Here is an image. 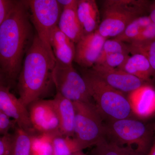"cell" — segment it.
Returning a JSON list of instances; mask_svg holds the SVG:
<instances>
[{
	"label": "cell",
	"instance_id": "9c48e42d",
	"mask_svg": "<svg viewBox=\"0 0 155 155\" xmlns=\"http://www.w3.org/2000/svg\"><path fill=\"white\" fill-rule=\"evenodd\" d=\"M27 108L31 123L37 133L48 134L53 137L62 135L54 99L37 100L31 103Z\"/></svg>",
	"mask_w": 155,
	"mask_h": 155
},
{
	"label": "cell",
	"instance_id": "4316f807",
	"mask_svg": "<svg viewBox=\"0 0 155 155\" xmlns=\"http://www.w3.org/2000/svg\"><path fill=\"white\" fill-rule=\"evenodd\" d=\"M17 1L0 0V24L10 15L16 5Z\"/></svg>",
	"mask_w": 155,
	"mask_h": 155
},
{
	"label": "cell",
	"instance_id": "e0dca14e",
	"mask_svg": "<svg viewBox=\"0 0 155 155\" xmlns=\"http://www.w3.org/2000/svg\"><path fill=\"white\" fill-rule=\"evenodd\" d=\"M77 2L63 9L58 27L75 44L84 35L77 14Z\"/></svg>",
	"mask_w": 155,
	"mask_h": 155
},
{
	"label": "cell",
	"instance_id": "cb8c5ba5",
	"mask_svg": "<svg viewBox=\"0 0 155 155\" xmlns=\"http://www.w3.org/2000/svg\"><path fill=\"white\" fill-rule=\"evenodd\" d=\"M0 155H14V134L9 133L1 137Z\"/></svg>",
	"mask_w": 155,
	"mask_h": 155
},
{
	"label": "cell",
	"instance_id": "83f0119b",
	"mask_svg": "<svg viewBox=\"0 0 155 155\" xmlns=\"http://www.w3.org/2000/svg\"><path fill=\"white\" fill-rule=\"evenodd\" d=\"M52 140L42 144L32 145L31 155H54Z\"/></svg>",
	"mask_w": 155,
	"mask_h": 155
},
{
	"label": "cell",
	"instance_id": "277c9868",
	"mask_svg": "<svg viewBox=\"0 0 155 155\" xmlns=\"http://www.w3.org/2000/svg\"><path fill=\"white\" fill-rule=\"evenodd\" d=\"M105 132L109 141L131 148L141 155H146L151 147L154 133L153 127L131 118L107 121Z\"/></svg>",
	"mask_w": 155,
	"mask_h": 155
},
{
	"label": "cell",
	"instance_id": "f1b7e54d",
	"mask_svg": "<svg viewBox=\"0 0 155 155\" xmlns=\"http://www.w3.org/2000/svg\"><path fill=\"white\" fill-rule=\"evenodd\" d=\"M58 1L63 9L74 5L77 2V0H59Z\"/></svg>",
	"mask_w": 155,
	"mask_h": 155
},
{
	"label": "cell",
	"instance_id": "44dd1931",
	"mask_svg": "<svg viewBox=\"0 0 155 155\" xmlns=\"http://www.w3.org/2000/svg\"><path fill=\"white\" fill-rule=\"evenodd\" d=\"M93 155H141L131 148L121 146L106 138L97 144L93 150Z\"/></svg>",
	"mask_w": 155,
	"mask_h": 155
},
{
	"label": "cell",
	"instance_id": "6da1fadb",
	"mask_svg": "<svg viewBox=\"0 0 155 155\" xmlns=\"http://www.w3.org/2000/svg\"><path fill=\"white\" fill-rule=\"evenodd\" d=\"M26 1H17L5 20L0 24L1 82L10 87L17 81L22 62L35 35Z\"/></svg>",
	"mask_w": 155,
	"mask_h": 155
},
{
	"label": "cell",
	"instance_id": "30bf717a",
	"mask_svg": "<svg viewBox=\"0 0 155 155\" xmlns=\"http://www.w3.org/2000/svg\"><path fill=\"white\" fill-rule=\"evenodd\" d=\"M11 87L0 83V110L15 120L17 126L30 134H37L28 108L10 91Z\"/></svg>",
	"mask_w": 155,
	"mask_h": 155
},
{
	"label": "cell",
	"instance_id": "ba28073f",
	"mask_svg": "<svg viewBox=\"0 0 155 155\" xmlns=\"http://www.w3.org/2000/svg\"><path fill=\"white\" fill-rule=\"evenodd\" d=\"M52 79L57 93L66 98L73 102H91L86 82L73 65L65 66L56 62Z\"/></svg>",
	"mask_w": 155,
	"mask_h": 155
},
{
	"label": "cell",
	"instance_id": "3957f363",
	"mask_svg": "<svg viewBox=\"0 0 155 155\" xmlns=\"http://www.w3.org/2000/svg\"><path fill=\"white\" fill-rule=\"evenodd\" d=\"M82 76L103 119L112 121L130 118L133 114L124 93L109 85L91 70L84 72Z\"/></svg>",
	"mask_w": 155,
	"mask_h": 155
},
{
	"label": "cell",
	"instance_id": "7402d4cb",
	"mask_svg": "<svg viewBox=\"0 0 155 155\" xmlns=\"http://www.w3.org/2000/svg\"><path fill=\"white\" fill-rule=\"evenodd\" d=\"M14 155H31L33 134H30L18 126L14 134Z\"/></svg>",
	"mask_w": 155,
	"mask_h": 155
},
{
	"label": "cell",
	"instance_id": "5bb4252c",
	"mask_svg": "<svg viewBox=\"0 0 155 155\" xmlns=\"http://www.w3.org/2000/svg\"><path fill=\"white\" fill-rule=\"evenodd\" d=\"M50 43L57 63L65 66L72 65L75 59V44L58 26L52 31Z\"/></svg>",
	"mask_w": 155,
	"mask_h": 155
},
{
	"label": "cell",
	"instance_id": "d6986e66",
	"mask_svg": "<svg viewBox=\"0 0 155 155\" xmlns=\"http://www.w3.org/2000/svg\"><path fill=\"white\" fill-rule=\"evenodd\" d=\"M152 22L149 16L139 17L130 22L122 33L114 39L122 42L130 43Z\"/></svg>",
	"mask_w": 155,
	"mask_h": 155
},
{
	"label": "cell",
	"instance_id": "7a4b0ae2",
	"mask_svg": "<svg viewBox=\"0 0 155 155\" xmlns=\"http://www.w3.org/2000/svg\"><path fill=\"white\" fill-rule=\"evenodd\" d=\"M56 64L55 57L35 34L17 80L19 99L25 107L41 99L54 84L52 75Z\"/></svg>",
	"mask_w": 155,
	"mask_h": 155
},
{
	"label": "cell",
	"instance_id": "603a6c76",
	"mask_svg": "<svg viewBox=\"0 0 155 155\" xmlns=\"http://www.w3.org/2000/svg\"><path fill=\"white\" fill-rule=\"evenodd\" d=\"M129 46L130 52L138 53L143 55L149 62L153 69V77L155 76V41L133 42Z\"/></svg>",
	"mask_w": 155,
	"mask_h": 155
},
{
	"label": "cell",
	"instance_id": "d4e9b609",
	"mask_svg": "<svg viewBox=\"0 0 155 155\" xmlns=\"http://www.w3.org/2000/svg\"><path fill=\"white\" fill-rule=\"evenodd\" d=\"M17 125V122L11 119L7 114L0 110V134L2 135L8 134L11 129H15Z\"/></svg>",
	"mask_w": 155,
	"mask_h": 155
},
{
	"label": "cell",
	"instance_id": "ffe728a7",
	"mask_svg": "<svg viewBox=\"0 0 155 155\" xmlns=\"http://www.w3.org/2000/svg\"><path fill=\"white\" fill-rule=\"evenodd\" d=\"M54 155H70L83 150L77 140L73 137L57 136L52 140Z\"/></svg>",
	"mask_w": 155,
	"mask_h": 155
},
{
	"label": "cell",
	"instance_id": "5b68a950",
	"mask_svg": "<svg viewBox=\"0 0 155 155\" xmlns=\"http://www.w3.org/2000/svg\"><path fill=\"white\" fill-rule=\"evenodd\" d=\"M103 3L102 19L97 31L107 39L118 36L130 22L141 17L148 2L141 0H107Z\"/></svg>",
	"mask_w": 155,
	"mask_h": 155
},
{
	"label": "cell",
	"instance_id": "1f68e13d",
	"mask_svg": "<svg viewBox=\"0 0 155 155\" xmlns=\"http://www.w3.org/2000/svg\"><path fill=\"white\" fill-rule=\"evenodd\" d=\"M70 155H84V153H83L82 151H80Z\"/></svg>",
	"mask_w": 155,
	"mask_h": 155
},
{
	"label": "cell",
	"instance_id": "484cf974",
	"mask_svg": "<svg viewBox=\"0 0 155 155\" xmlns=\"http://www.w3.org/2000/svg\"><path fill=\"white\" fill-rule=\"evenodd\" d=\"M153 41H155V23L152 22L146 27L131 43L143 42Z\"/></svg>",
	"mask_w": 155,
	"mask_h": 155
},
{
	"label": "cell",
	"instance_id": "4fadbf2b",
	"mask_svg": "<svg viewBox=\"0 0 155 155\" xmlns=\"http://www.w3.org/2000/svg\"><path fill=\"white\" fill-rule=\"evenodd\" d=\"M127 99L134 115L141 119L155 115V89L145 84L129 93Z\"/></svg>",
	"mask_w": 155,
	"mask_h": 155
},
{
	"label": "cell",
	"instance_id": "9a60e30c",
	"mask_svg": "<svg viewBox=\"0 0 155 155\" xmlns=\"http://www.w3.org/2000/svg\"><path fill=\"white\" fill-rule=\"evenodd\" d=\"M54 101L60 120L61 134L74 138L75 117L74 102L58 93Z\"/></svg>",
	"mask_w": 155,
	"mask_h": 155
},
{
	"label": "cell",
	"instance_id": "8fae6325",
	"mask_svg": "<svg viewBox=\"0 0 155 155\" xmlns=\"http://www.w3.org/2000/svg\"><path fill=\"white\" fill-rule=\"evenodd\" d=\"M91 71L113 88L123 93H129L146 84L138 78L118 68L94 65Z\"/></svg>",
	"mask_w": 155,
	"mask_h": 155
},
{
	"label": "cell",
	"instance_id": "52a82bcc",
	"mask_svg": "<svg viewBox=\"0 0 155 155\" xmlns=\"http://www.w3.org/2000/svg\"><path fill=\"white\" fill-rule=\"evenodd\" d=\"M26 1L31 20L37 35L50 54L54 57L50 45V36L54 28L58 26L63 8L56 0Z\"/></svg>",
	"mask_w": 155,
	"mask_h": 155
},
{
	"label": "cell",
	"instance_id": "4dcf8cb0",
	"mask_svg": "<svg viewBox=\"0 0 155 155\" xmlns=\"http://www.w3.org/2000/svg\"><path fill=\"white\" fill-rule=\"evenodd\" d=\"M146 155H155V143L152 146Z\"/></svg>",
	"mask_w": 155,
	"mask_h": 155
},
{
	"label": "cell",
	"instance_id": "7c38bea8",
	"mask_svg": "<svg viewBox=\"0 0 155 155\" xmlns=\"http://www.w3.org/2000/svg\"><path fill=\"white\" fill-rule=\"evenodd\" d=\"M107 39L97 30L92 33L84 35L75 44L74 62L84 68L93 67L96 63Z\"/></svg>",
	"mask_w": 155,
	"mask_h": 155
},
{
	"label": "cell",
	"instance_id": "8992f818",
	"mask_svg": "<svg viewBox=\"0 0 155 155\" xmlns=\"http://www.w3.org/2000/svg\"><path fill=\"white\" fill-rule=\"evenodd\" d=\"M73 102L75 111L74 138L83 150L95 146L105 138L103 117L91 102Z\"/></svg>",
	"mask_w": 155,
	"mask_h": 155
},
{
	"label": "cell",
	"instance_id": "d6a6232c",
	"mask_svg": "<svg viewBox=\"0 0 155 155\" xmlns=\"http://www.w3.org/2000/svg\"><path fill=\"white\" fill-rule=\"evenodd\" d=\"M153 129L154 132V134H155V123L154 124L153 126Z\"/></svg>",
	"mask_w": 155,
	"mask_h": 155
},
{
	"label": "cell",
	"instance_id": "f546056e",
	"mask_svg": "<svg viewBox=\"0 0 155 155\" xmlns=\"http://www.w3.org/2000/svg\"><path fill=\"white\" fill-rule=\"evenodd\" d=\"M149 17L152 22L155 23V2L150 6Z\"/></svg>",
	"mask_w": 155,
	"mask_h": 155
},
{
	"label": "cell",
	"instance_id": "2e32d148",
	"mask_svg": "<svg viewBox=\"0 0 155 155\" xmlns=\"http://www.w3.org/2000/svg\"><path fill=\"white\" fill-rule=\"evenodd\" d=\"M76 11L84 35L97 30L101 21L99 11L95 1L78 0Z\"/></svg>",
	"mask_w": 155,
	"mask_h": 155
},
{
	"label": "cell",
	"instance_id": "ac0fdd59",
	"mask_svg": "<svg viewBox=\"0 0 155 155\" xmlns=\"http://www.w3.org/2000/svg\"><path fill=\"white\" fill-rule=\"evenodd\" d=\"M118 68L138 78L145 82L153 77V69L147 58L141 54L135 53L128 56Z\"/></svg>",
	"mask_w": 155,
	"mask_h": 155
}]
</instances>
